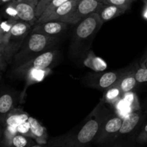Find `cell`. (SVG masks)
I'll list each match as a JSON object with an SVG mask.
<instances>
[{
	"label": "cell",
	"mask_w": 147,
	"mask_h": 147,
	"mask_svg": "<svg viewBox=\"0 0 147 147\" xmlns=\"http://www.w3.org/2000/svg\"><path fill=\"white\" fill-rule=\"evenodd\" d=\"M110 114L103 101H100L80 128L49 139L47 145L50 147L88 146L94 142L102 123Z\"/></svg>",
	"instance_id": "cell-1"
},
{
	"label": "cell",
	"mask_w": 147,
	"mask_h": 147,
	"mask_svg": "<svg viewBox=\"0 0 147 147\" xmlns=\"http://www.w3.org/2000/svg\"><path fill=\"white\" fill-rule=\"evenodd\" d=\"M58 40V37H50L31 30L11 61L14 68L24 64L47 50H52Z\"/></svg>",
	"instance_id": "cell-2"
},
{
	"label": "cell",
	"mask_w": 147,
	"mask_h": 147,
	"mask_svg": "<svg viewBox=\"0 0 147 147\" xmlns=\"http://www.w3.org/2000/svg\"><path fill=\"white\" fill-rule=\"evenodd\" d=\"M76 24L70 47L73 55L80 54L90 47L103 22L98 13H93Z\"/></svg>",
	"instance_id": "cell-3"
},
{
	"label": "cell",
	"mask_w": 147,
	"mask_h": 147,
	"mask_svg": "<svg viewBox=\"0 0 147 147\" xmlns=\"http://www.w3.org/2000/svg\"><path fill=\"white\" fill-rule=\"evenodd\" d=\"M32 27V24L22 20H18L14 23L11 28L4 58L0 62V68L1 71L6 68L7 65L11 63Z\"/></svg>",
	"instance_id": "cell-4"
},
{
	"label": "cell",
	"mask_w": 147,
	"mask_h": 147,
	"mask_svg": "<svg viewBox=\"0 0 147 147\" xmlns=\"http://www.w3.org/2000/svg\"><path fill=\"white\" fill-rule=\"evenodd\" d=\"M123 119L116 113H111L102 123L100 131L94 142L98 145L106 147L117 136L122 126Z\"/></svg>",
	"instance_id": "cell-5"
},
{
	"label": "cell",
	"mask_w": 147,
	"mask_h": 147,
	"mask_svg": "<svg viewBox=\"0 0 147 147\" xmlns=\"http://www.w3.org/2000/svg\"><path fill=\"white\" fill-rule=\"evenodd\" d=\"M56 57V51L53 50H47L37 57L31 59L24 64L14 68V73L17 76L22 77L27 71L32 69L50 68Z\"/></svg>",
	"instance_id": "cell-6"
},
{
	"label": "cell",
	"mask_w": 147,
	"mask_h": 147,
	"mask_svg": "<svg viewBox=\"0 0 147 147\" xmlns=\"http://www.w3.org/2000/svg\"><path fill=\"white\" fill-rule=\"evenodd\" d=\"M106 4L100 0H80L65 23L76 24L93 13H99Z\"/></svg>",
	"instance_id": "cell-7"
},
{
	"label": "cell",
	"mask_w": 147,
	"mask_h": 147,
	"mask_svg": "<svg viewBox=\"0 0 147 147\" xmlns=\"http://www.w3.org/2000/svg\"><path fill=\"white\" fill-rule=\"evenodd\" d=\"M18 12L20 20L30 23L32 26L36 24V9L39 0H11Z\"/></svg>",
	"instance_id": "cell-8"
},
{
	"label": "cell",
	"mask_w": 147,
	"mask_h": 147,
	"mask_svg": "<svg viewBox=\"0 0 147 147\" xmlns=\"http://www.w3.org/2000/svg\"><path fill=\"white\" fill-rule=\"evenodd\" d=\"M126 70H127L107 72L98 76L95 75L94 77H92L91 79H90L92 80V86L106 91L111 87L117 84Z\"/></svg>",
	"instance_id": "cell-9"
},
{
	"label": "cell",
	"mask_w": 147,
	"mask_h": 147,
	"mask_svg": "<svg viewBox=\"0 0 147 147\" xmlns=\"http://www.w3.org/2000/svg\"><path fill=\"white\" fill-rule=\"evenodd\" d=\"M68 24L60 21H47L45 22L35 24L32 31L45 34L50 37H58L67 30Z\"/></svg>",
	"instance_id": "cell-10"
},
{
	"label": "cell",
	"mask_w": 147,
	"mask_h": 147,
	"mask_svg": "<svg viewBox=\"0 0 147 147\" xmlns=\"http://www.w3.org/2000/svg\"><path fill=\"white\" fill-rule=\"evenodd\" d=\"M80 0H70L67 2L64 3L57 8H56L53 12L49 14L47 17L43 19L39 23L45 22L47 21H60L65 22L69 17L74 11L78 3ZM37 23V24H39Z\"/></svg>",
	"instance_id": "cell-11"
},
{
	"label": "cell",
	"mask_w": 147,
	"mask_h": 147,
	"mask_svg": "<svg viewBox=\"0 0 147 147\" xmlns=\"http://www.w3.org/2000/svg\"><path fill=\"white\" fill-rule=\"evenodd\" d=\"M28 121L30 122L33 139L37 142V144L42 145L47 144L49 139L47 129L43 126L35 118L30 116Z\"/></svg>",
	"instance_id": "cell-12"
},
{
	"label": "cell",
	"mask_w": 147,
	"mask_h": 147,
	"mask_svg": "<svg viewBox=\"0 0 147 147\" xmlns=\"http://www.w3.org/2000/svg\"><path fill=\"white\" fill-rule=\"evenodd\" d=\"M17 21L18 20L6 19L5 20L1 22L0 26V62L4 58L9 38L11 34V28Z\"/></svg>",
	"instance_id": "cell-13"
},
{
	"label": "cell",
	"mask_w": 147,
	"mask_h": 147,
	"mask_svg": "<svg viewBox=\"0 0 147 147\" xmlns=\"http://www.w3.org/2000/svg\"><path fill=\"white\" fill-rule=\"evenodd\" d=\"M30 115L22 109L14 108L5 117L2 123L4 126H17L29 119Z\"/></svg>",
	"instance_id": "cell-14"
},
{
	"label": "cell",
	"mask_w": 147,
	"mask_h": 147,
	"mask_svg": "<svg viewBox=\"0 0 147 147\" xmlns=\"http://www.w3.org/2000/svg\"><path fill=\"white\" fill-rule=\"evenodd\" d=\"M83 64L87 67L93 70L96 73L103 72L108 67L107 63L101 57L96 55L93 51L90 50L83 61Z\"/></svg>",
	"instance_id": "cell-15"
},
{
	"label": "cell",
	"mask_w": 147,
	"mask_h": 147,
	"mask_svg": "<svg viewBox=\"0 0 147 147\" xmlns=\"http://www.w3.org/2000/svg\"><path fill=\"white\" fill-rule=\"evenodd\" d=\"M135 71L136 68L131 70H127L123 74L121 78L118 82L117 85L123 93L131 92L136 87V83H138L135 78Z\"/></svg>",
	"instance_id": "cell-16"
},
{
	"label": "cell",
	"mask_w": 147,
	"mask_h": 147,
	"mask_svg": "<svg viewBox=\"0 0 147 147\" xmlns=\"http://www.w3.org/2000/svg\"><path fill=\"white\" fill-rule=\"evenodd\" d=\"M36 144L34 139L17 134L9 140L1 141V147H30Z\"/></svg>",
	"instance_id": "cell-17"
},
{
	"label": "cell",
	"mask_w": 147,
	"mask_h": 147,
	"mask_svg": "<svg viewBox=\"0 0 147 147\" xmlns=\"http://www.w3.org/2000/svg\"><path fill=\"white\" fill-rule=\"evenodd\" d=\"M50 73H51L50 68L32 69L27 71L22 77H24L25 79L27 86H30L34 83L42 81Z\"/></svg>",
	"instance_id": "cell-18"
},
{
	"label": "cell",
	"mask_w": 147,
	"mask_h": 147,
	"mask_svg": "<svg viewBox=\"0 0 147 147\" xmlns=\"http://www.w3.org/2000/svg\"><path fill=\"white\" fill-rule=\"evenodd\" d=\"M126 11V10H125L124 9L121 8L117 6L112 5V4H105L98 14L100 15L102 22L104 23L112 19L121 16Z\"/></svg>",
	"instance_id": "cell-19"
},
{
	"label": "cell",
	"mask_w": 147,
	"mask_h": 147,
	"mask_svg": "<svg viewBox=\"0 0 147 147\" xmlns=\"http://www.w3.org/2000/svg\"><path fill=\"white\" fill-rule=\"evenodd\" d=\"M14 102L11 95L5 93L0 98V113L1 122L4 120L8 113L14 108Z\"/></svg>",
	"instance_id": "cell-20"
},
{
	"label": "cell",
	"mask_w": 147,
	"mask_h": 147,
	"mask_svg": "<svg viewBox=\"0 0 147 147\" xmlns=\"http://www.w3.org/2000/svg\"><path fill=\"white\" fill-rule=\"evenodd\" d=\"M123 93L121 90L120 88L117 85H115L105 91L103 100V102L109 103L112 106L116 103L118 100H120L123 97Z\"/></svg>",
	"instance_id": "cell-21"
},
{
	"label": "cell",
	"mask_w": 147,
	"mask_h": 147,
	"mask_svg": "<svg viewBox=\"0 0 147 147\" xmlns=\"http://www.w3.org/2000/svg\"><path fill=\"white\" fill-rule=\"evenodd\" d=\"M112 106L114 109L115 113L123 119L131 113L134 112V111L130 106L126 104V103L123 100L122 98L120 100H118L116 103L112 105Z\"/></svg>",
	"instance_id": "cell-22"
},
{
	"label": "cell",
	"mask_w": 147,
	"mask_h": 147,
	"mask_svg": "<svg viewBox=\"0 0 147 147\" xmlns=\"http://www.w3.org/2000/svg\"><path fill=\"white\" fill-rule=\"evenodd\" d=\"M123 100L126 103L128 106H130L134 111H140V103H139L138 96L133 91L128 92V93H123L122 97Z\"/></svg>",
	"instance_id": "cell-23"
},
{
	"label": "cell",
	"mask_w": 147,
	"mask_h": 147,
	"mask_svg": "<svg viewBox=\"0 0 147 147\" xmlns=\"http://www.w3.org/2000/svg\"><path fill=\"white\" fill-rule=\"evenodd\" d=\"M3 14H4V17L6 19L20 20L18 12H17L14 4L11 3V1H9V2L6 4L5 7L4 8V11H3Z\"/></svg>",
	"instance_id": "cell-24"
},
{
	"label": "cell",
	"mask_w": 147,
	"mask_h": 147,
	"mask_svg": "<svg viewBox=\"0 0 147 147\" xmlns=\"http://www.w3.org/2000/svg\"><path fill=\"white\" fill-rule=\"evenodd\" d=\"M133 1H134V0H103L104 4L117 6L121 8L124 9L126 11L130 9Z\"/></svg>",
	"instance_id": "cell-25"
},
{
	"label": "cell",
	"mask_w": 147,
	"mask_h": 147,
	"mask_svg": "<svg viewBox=\"0 0 147 147\" xmlns=\"http://www.w3.org/2000/svg\"><path fill=\"white\" fill-rule=\"evenodd\" d=\"M17 132H18L19 134L23 135V136H27V137H30L33 139L32 134L31 131V128H30V122L28 121V120L23 122V123H20L19 126H17Z\"/></svg>",
	"instance_id": "cell-26"
},
{
	"label": "cell",
	"mask_w": 147,
	"mask_h": 147,
	"mask_svg": "<svg viewBox=\"0 0 147 147\" xmlns=\"http://www.w3.org/2000/svg\"><path fill=\"white\" fill-rule=\"evenodd\" d=\"M135 78L138 83H145L147 82V67H141L136 68Z\"/></svg>",
	"instance_id": "cell-27"
},
{
	"label": "cell",
	"mask_w": 147,
	"mask_h": 147,
	"mask_svg": "<svg viewBox=\"0 0 147 147\" xmlns=\"http://www.w3.org/2000/svg\"><path fill=\"white\" fill-rule=\"evenodd\" d=\"M135 142L136 144L141 145V146L147 144V123L142 128L140 132L138 134Z\"/></svg>",
	"instance_id": "cell-28"
},
{
	"label": "cell",
	"mask_w": 147,
	"mask_h": 147,
	"mask_svg": "<svg viewBox=\"0 0 147 147\" xmlns=\"http://www.w3.org/2000/svg\"><path fill=\"white\" fill-rule=\"evenodd\" d=\"M52 1L53 0H39L37 9H36V17H37V20L42 14V13L48 7L49 4L52 2Z\"/></svg>",
	"instance_id": "cell-29"
},
{
	"label": "cell",
	"mask_w": 147,
	"mask_h": 147,
	"mask_svg": "<svg viewBox=\"0 0 147 147\" xmlns=\"http://www.w3.org/2000/svg\"><path fill=\"white\" fill-rule=\"evenodd\" d=\"M144 8L142 11V17L147 21V0H144Z\"/></svg>",
	"instance_id": "cell-30"
},
{
	"label": "cell",
	"mask_w": 147,
	"mask_h": 147,
	"mask_svg": "<svg viewBox=\"0 0 147 147\" xmlns=\"http://www.w3.org/2000/svg\"><path fill=\"white\" fill-rule=\"evenodd\" d=\"M30 147H50L47 144L46 145H42V144H36L32 145Z\"/></svg>",
	"instance_id": "cell-31"
},
{
	"label": "cell",
	"mask_w": 147,
	"mask_h": 147,
	"mask_svg": "<svg viewBox=\"0 0 147 147\" xmlns=\"http://www.w3.org/2000/svg\"><path fill=\"white\" fill-rule=\"evenodd\" d=\"M0 1H1V4H7V3L9 2V1H11V0H0Z\"/></svg>",
	"instance_id": "cell-32"
},
{
	"label": "cell",
	"mask_w": 147,
	"mask_h": 147,
	"mask_svg": "<svg viewBox=\"0 0 147 147\" xmlns=\"http://www.w3.org/2000/svg\"><path fill=\"white\" fill-rule=\"evenodd\" d=\"M143 67H147V57H146V59H145V60H144V62Z\"/></svg>",
	"instance_id": "cell-33"
},
{
	"label": "cell",
	"mask_w": 147,
	"mask_h": 147,
	"mask_svg": "<svg viewBox=\"0 0 147 147\" xmlns=\"http://www.w3.org/2000/svg\"><path fill=\"white\" fill-rule=\"evenodd\" d=\"M77 147H87V146H77Z\"/></svg>",
	"instance_id": "cell-34"
},
{
	"label": "cell",
	"mask_w": 147,
	"mask_h": 147,
	"mask_svg": "<svg viewBox=\"0 0 147 147\" xmlns=\"http://www.w3.org/2000/svg\"><path fill=\"white\" fill-rule=\"evenodd\" d=\"M134 1H136V0H134Z\"/></svg>",
	"instance_id": "cell-35"
}]
</instances>
